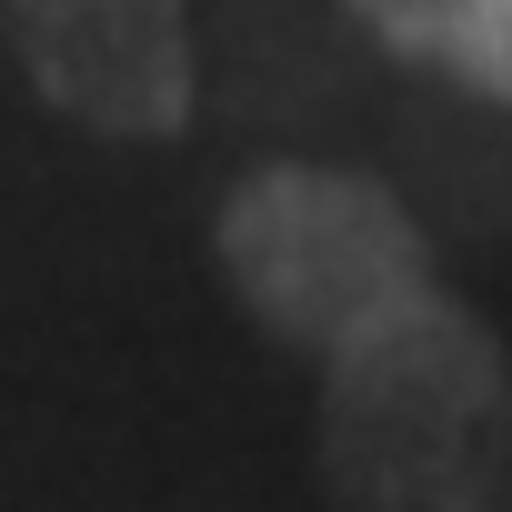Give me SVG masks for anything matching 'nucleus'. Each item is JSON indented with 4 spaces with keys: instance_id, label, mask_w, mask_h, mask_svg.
<instances>
[{
    "instance_id": "1",
    "label": "nucleus",
    "mask_w": 512,
    "mask_h": 512,
    "mask_svg": "<svg viewBox=\"0 0 512 512\" xmlns=\"http://www.w3.org/2000/svg\"><path fill=\"white\" fill-rule=\"evenodd\" d=\"M332 512H512V352L442 282L322 352Z\"/></svg>"
},
{
    "instance_id": "2",
    "label": "nucleus",
    "mask_w": 512,
    "mask_h": 512,
    "mask_svg": "<svg viewBox=\"0 0 512 512\" xmlns=\"http://www.w3.org/2000/svg\"><path fill=\"white\" fill-rule=\"evenodd\" d=\"M211 262L251 322L312 362L442 282L402 191H382L372 171H332V161L241 171L211 211Z\"/></svg>"
},
{
    "instance_id": "3",
    "label": "nucleus",
    "mask_w": 512,
    "mask_h": 512,
    "mask_svg": "<svg viewBox=\"0 0 512 512\" xmlns=\"http://www.w3.org/2000/svg\"><path fill=\"white\" fill-rule=\"evenodd\" d=\"M21 81L91 141H181L191 71V0H0Z\"/></svg>"
},
{
    "instance_id": "4",
    "label": "nucleus",
    "mask_w": 512,
    "mask_h": 512,
    "mask_svg": "<svg viewBox=\"0 0 512 512\" xmlns=\"http://www.w3.org/2000/svg\"><path fill=\"white\" fill-rule=\"evenodd\" d=\"M442 71L462 91H482V101H512V0H452Z\"/></svg>"
},
{
    "instance_id": "5",
    "label": "nucleus",
    "mask_w": 512,
    "mask_h": 512,
    "mask_svg": "<svg viewBox=\"0 0 512 512\" xmlns=\"http://www.w3.org/2000/svg\"><path fill=\"white\" fill-rule=\"evenodd\" d=\"M342 11L382 41V51H402V61H442V31H452V0H342Z\"/></svg>"
}]
</instances>
